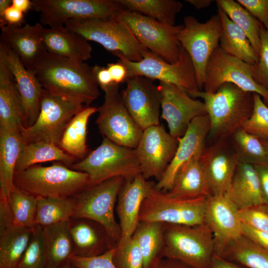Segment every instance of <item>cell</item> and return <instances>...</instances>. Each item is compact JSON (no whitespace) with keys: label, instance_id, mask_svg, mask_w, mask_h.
<instances>
[{"label":"cell","instance_id":"32","mask_svg":"<svg viewBox=\"0 0 268 268\" xmlns=\"http://www.w3.org/2000/svg\"><path fill=\"white\" fill-rule=\"evenodd\" d=\"M222 25L219 46L228 54L248 64L255 65L258 56L245 33L217 6Z\"/></svg>","mask_w":268,"mask_h":268},{"label":"cell","instance_id":"57","mask_svg":"<svg viewBox=\"0 0 268 268\" xmlns=\"http://www.w3.org/2000/svg\"><path fill=\"white\" fill-rule=\"evenodd\" d=\"M155 268H190L184 264L174 260L163 258Z\"/></svg>","mask_w":268,"mask_h":268},{"label":"cell","instance_id":"23","mask_svg":"<svg viewBox=\"0 0 268 268\" xmlns=\"http://www.w3.org/2000/svg\"><path fill=\"white\" fill-rule=\"evenodd\" d=\"M6 59L14 77L25 117L27 127L35 122L40 112L43 88L33 70L22 64L19 56L1 39Z\"/></svg>","mask_w":268,"mask_h":268},{"label":"cell","instance_id":"53","mask_svg":"<svg viewBox=\"0 0 268 268\" xmlns=\"http://www.w3.org/2000/svg\"><path fill=\"white\" fill-rule=\"evenodd\" d=\"M108 69L113 83L118 84L126 82L128 78V71L125 65L120 61L109 63L106 67Z\"/></svg>","mask_w":268,"mask_h":268},{"label":"cell","instance_id":"29","mask_svg":"<svg viewBox=\"0 0 268 268\" xmlns=\"http://www.w3.org/2000/svg\"><path fill=\"white\" fill-rule=\"evenodd\" d=\"M200 155L192 158L179 171L171 189L165 192L168 197L176 200H190L210 195L200 161Z\"/></svg>","mask_w":268,"mask_h":268},{"label":"cell","instance_id":"17","mask_svg":"<svg viewBox=\"0 0 268 268\" xmlns=\"http://www.w3.org/2000/svg\"><path fill=\"white\" fill-rule=\"evenodd\" d=\"M161 118L166 121L169 134L174 138L182 137L193 119L206 115L204 103L194 99L182 87L159 82Z\"/></svg>","mask_w":268,"mask_h":268},{"label":"cell","instance_id":"5","mask_svg":"<svg viewBox=\"0 0 268 268\" xmlns=\"http://www.w3.org/2000/svg\"><path fill=\"white\" fill-rule=\"evenodd\" d=\"M69 168L87 174L89 186L115 177L132 180L141 174L135 149L118 144L105 137L96 149Z\"/></svg>","mask_w":268,"mask_h":268},{"label":"cell","instance_id":"6","mask_svg":"<svg viewBox=\"0 0 268 268\" xmlns=\"http://www.w3.org/2000/svg\"><path fill=\"white\" fill-rule=\"evenodd\" d=\"M65 26L97 42L118 58L123 57L132 62H139L147 50L137 40L129 27L116 17L108 19L70 20Z\"/></svg>","mask_w":268,"mask_h":268},{"label":"cell","instance_id":"21","mask_svg":"<svg viewBox=\"0 0 268 268\" xmlns=\"http://www.w3.org/2000/svg\"><path fill=\"white\" fill-rule=\"evenodd\" d=\"M155 185L141 174L132 180L125 181L119 192L116 207L121 231L118 244H124L132 237L139 222L142 203Z\"/></svg>","mask_w":268,"mask_h":268},{"label":"cell","instance_id":"10","mask_svg":"<svg viewBox=\"0 0 268 268\" xmlns=\"http://www.w3.org/2000/svg\"><path fill=\"white\" fill-rule=\"evenodd\" d=\"M32 10L40 13V23L64 26L70 20L108 19L124 8L118 0H33Z\"/></svg>","mask_w":268,"mask_h":268},{"label":"cell","instance_id":"33","mask_svg":"<svg viewBox=\"0 0 268 268\" xmlns=\"http://www.w3.org/2000/svg\"><path fill=\"white\" fill-rule=\"evenodd\" d=\"M216 254L247 268H268V249L243 235L226 244Z\"/></svg>","mask_w":268,"mask_h":268},{"label":"cell","instance_id":"55","mask_svg":"<svg viewBox=\"0 0 268 268\" xmlns=\"http://www.w3.org/2000/svg\"><path fill=\"white\" fill-rule=\"evenodd\" d=\"M254 166L259 177L265 204L268 206V167L259 165Z\"/></svg>","mask_w":268,"mask_h":268},{"label":"cell","instance_id":"48","mask_svg":"<svg viewBox=\"0 0 268 268\" xmlns=\"http://www.w3.org/2000/svg\"><path fill=\"white\" fill-rule=\"evenodd\" d=\"M115 248L105 253L92 257L72 255L69 262L77 268H117L113 262Z\"/></svg>","mask_w":268,"mask_h":268},{"label":"cell","instance_id":"51","mask_svg":"<svg viewBox=\"0 0 268 268\" xmlns=\"http://www.w3.org/2000/svg\"><path fill=\"white\" fill-rule=\"evenodd\" d=\"M24 13L12 5L9 6L0 17V24L6 23L21 26L24 22Z\"/></svg>","mask_w":268,"mask_h":268},{"label":"cell","instance_id":"20","mask_svg":"<svg viewBox=\"0 0 268 268\" xmlns=\"http://www.w3.org/2000/svg\"><path fill=\"white\" fill-rule=\"evenodd\" d=\"M210 126L207 115L192 120L185 134L177 138L178 144L174 158L161 178L155 183L156 190L163 192L169 191L181 168L192 158L201 154L205 147Z\"/></svg>","mask_w":268,"mask_h":268},{"label":"cell","instance_id":"7","mask_svg":"<svg viewBox=\"0 0 268 268\" xmlns=\"http://www.w3.org/2000/svg\"><path fill=\"white\" fill-rule=\"evenodd\" d=\"M85 106L76 99L43 88L35 122L31 126L21 128L25 142L44 141L59 145L70 120Z\"/></svg>","mask_w":268,"mask_h":268},{"label":"cell","instance_id":"39","mask_svg":"<svg viewBox=\"0 0 268 268\" xmlns=\"http://www.w3.org/2000/svg\"><path fill=\"white\" fill-rule=\"evenodd\" d=\"M230 140L239 163L268 167V153L259 138L240 129Z\"/></svg>","mask_w":268,"mask_h":268},{"label":"cell","instance_id":"58","mask_svg":"<svg viewBox=\"0 0 268 268\" xmlns=\"http://www.w3.org/2000/svg\"><path fill=\"white\" fill-rule=\"evenodd\" d=\"M11 5L24 13L32 10V0H12Z\"/></svg>","mask_w":268,"mask_h":268},{"label":"cell","instance_id":"46","mask_svg":"<svg viewBox=\"0 0 268 268\" xmlns=\"http://www.w3.org/2000/svg\"><path fill=\"white\" fill-rule=\"evenodd\" d=\"M260 38L261 48L258 61L254 65L253 78L268 91V26L262 25Z\"/></svg>","mask_w":268,"mask_h":268},{"label":"cell","instance_id":"44","mask_svg":"<svg viewBox=\"0 0 268 268\" xmlns=\"http://www.w3.org/2000/svg\"><path fill=\"white\" fill-rule=\"evenodd\" d=\"M17 268H46L41 226L37 224L34 227L28 247Z\"/></svg>","mask_w":268,"mask_h":268},{"label":"cell","instance_id":"63","mask_svg":"<svg viewBox=\"0 0 268 268\" xmlns=\"http://www.w3.org/2000/svg\"><path fill=\"white\" fill-rule=\"evenodd\" d=\"M265 103L268 106V103Z\"/></svg>","mask_w":268,"mask_h":268},{"label":"cell","instance_id":"14","mask_svg":"<svg viewBox=\"0 0 268 268\" xmlns=\"http://www.w3.org/2000/svg\"><path fill=\"white\" fill-rule=\"evenodd\" d=\"M206 198L174 199L154 186L142 203L139 221L187 225L203 223Z\"/></svg>","mask_w":268,"mask_h":268},{"label":"cell","instance_id":"30","mask_svg":"<svg viewBox=\"0 0 268 268\" xmlns=\"http://www.w3.org/2000/svg\"><path fill=\"white\" fill-rule=\"evenodd\" d=\"M25 144L19 130L0 128V197L8 198L15 187V166Z\"/></svg>","mask_w":268,"mask_h":268},{"label":"cell","instance_id":"41","mask_svg":"<svg viewBox=\"0 0 268 268\" xmlns=\"http://www.w3.org/2000/svg\"><path fill=\"white\" fill-rule=\"evenodd\" d=\"M74 210L73 198H58L37 197L36 222L45 227L61 222L68 221Z\"/></svg>","mask_w":268,"mask_h":268},{"label":"cell","instance_id":"61","mask_svg":"<svg viewBox=\"0 0 268 268\" xmlns=\"http://www.w3.org/2000/svg\"><path fill=\"white\" fill-rule=\"evenodd\" d=\"M60 268H77L73 266L70 262Z\"/></svg>","mask_w":268,"mask_h":268},{"label":"cell","instance_id":"26","mask_svg":"<svg viewBox=\"0 0 268 268\" xmlns=\"http://www.w3.org/2000/svg\"><path fill=\"white\" fill-rule=\"evenodd\" d=\"M69 225L74 244L73 255L95 257L116 247L105 228L94 220L71 218Z\"/></svg>","mask_w":268,"mask_h":268},{"label":"cell","instance_id":"25","mask_svg":"<svg viewBox=\"0 0 268 268\" xmlns=\"http://www.w3.org/2000/svg\"><path fill=\"white\" fill-rule=\"evenodd\" d=\"M22 127H27L23 108L0 42V128L20 131Z\"/></svg>","mask_w":268,"mask_h":268},{"label":"cell","instance_id":"54","mask_svg":"<svg viewBox=\"0 0 268 268\" xmlns=\"http://www.w3.org/2000/svg\"><path fill=\"white\" fill-rule=\"evenodd\" d=\"M92 68L98 85L102 89L113 83L107 67L95 65L92 67Z\"/></svg>","mask_w":268,"mask_h":268},{"label":"cell","instance_id":"1","mask_svg":"<svg viewBox=\"0 0 268 268\" xmlns=\"http://www.w3.org/2000/svg\"><path fill=\"white\" fill-rule=\"evenodd\" d=\"M32 70L44 89L76 99L85 106L100 94L92 67L85 62L46 52Z\"/></svg>","mask_w":268,"mask_h":268},{"label":"cell","instance_id":"18","mask_svg":"<svg viewBox=\"0 0 268 268\" xmlns=\"http://www.w3.org/2000/svg\"><path fill=\"white\" fill-rule=\"evenodd\" d=\"M126 83V87L121 93L122 100L136 124L142 131L160 125L158 86L152 80L140 76L129 77Z\"/></svg>","mask_w":268,"mask_h":268},{"label":"cell","instance_id":"49","mask_svg":"<svg viewBox=\"0 0 268 268\" xmlns=\"http://www.w3.org/2000/svg\"><path fill=\"white\" fill-rule=\"evenodd\" d=\"M265 27L268 26V0H237Z\"/></svg>","mask_w":268,"mask_h":268},{"label":"cell","instance_id":"24","mask_svg":"<svg viewBox=\"0 0 268 268\" xmlns=\"http://www.w3.org/2000/svg\"><path fill=\"white\" fill-rule=\"evenodd\" d=\"M1 37L19 57L22 64L29 70L47 52L42 43L41 32L43 25L37 23L18 26L0 23Z\"/></svg>","mask_w":268,"mask_h":268},{"label":"cell","instance_id":"27","mask_svg":"<svg viewBox=\"0 0 268 268\" xmlns=\"http://www.w3.org/2000/svg\"><path fill=\"white\" fill-rule=\"evenodd\" d=\"M41 37L48 53L83 62L91 58L92 48L89 41L65 26L49 28L43 26Z\"/></svg>","mask_w":268,"mask_h":268},{"label":"cell","instance_id":"34","mask_svg":"<svg viewBox=\"0 0 268 268\" xmlns=\"http://www.w3.org/2000/svg\"><path fill=\"white\" fill-rule=\"evenodd\" d=\"M98 108L85 106L70 120L66 127L59 146L68 154L81 160L90 152L86 144L87 124Z\"/></svg>","mask_w":268,"mask_h":268},{"label":"cell","instance_id":"9","mask_svg":"<svg viewBox=\"0 0 268 268\" xmlns=\"http://www.w3.org/2000/svg\"><path fill=\"white\" fill-rule=\"evenodd\" d=\"M119 61L126 67L128 78L140 76L172 83L184 88L192 97L201 91L192 61L182 46L178 60L173 63L165 61L148 50L143 52L140 61L132 62L123 57L119 58Z\"/></svg>","mask_w":268,"mask_h":268},{"label":"cell","instance_id":"47","mask_svg":"<svg viewBox=\"0 0 268 268\" xmlns=\"http://www.w3.org/2000/svg\"><path fill=\"white\" fill-rule=\"evenodd\" d=\"M239 215L242 223L268 232V206L265 203L239 209Z\"/></svg>","mask_w":268,"mask_h":268},{"label":"cell","instance_id":"62","mask_svg":"<svg viewBox=\"0 0 268 268\" xmlns=\"http://www.w3.org/2000/svg\"><path fill=\"white\" fill-rule=\"evenodd\" d=\"M261 141H262L263 145H264L265 149L266 150L267 152L268 153V141H264V140H261Z\"/></svg>","mask_w":268,"mask_h":268},{"label":"cell","instance_id":"52","mask_svg":"<svg viewBox=\"0 0 268 268\" xmlns=\"http://www.w3.org/2000/svg\"><path fill=\"white\" fill-rule=\"evenodd\" d=\"M14 224L8 198L0 197V232Z\"/></svg>","mask_w":268,"mask_h":268},{"label":"cell","instance_id":"11","mask_svg":"<svg viewBox=\"0 0 268 268\" xmlns=\"http://www.w3.org/2000/svg\"><path fill=\"white\" fill-rule=\"evenodd\" d=\"M115 17L129 27L138 42L146 49L167 62L173 63L178 60L181 46L178 35L183 25L164 24L125 9Z\"/></svg>","mask_w":268,"mask_h":268},{"label":"cell","instance_id":"56","mask_svg":"<svg viewBox=\"0 0 268 268\" xmlns=\"http://www.w3.org/2000/svg\"><path fill=\"white\" fill-rule=\"evenodd\" d=\"M207 268H247L215 253Z\"/></svg>","mask_w":268,"mask_h":268},{"label":"cell","instance_id":"12","mask_svg":"<svg viewBox=\"0 0 268 268\" xmlns=\"http://www.w3.org/2000/svg\"><path fill=\"white\" fill-rule=\"evenodd\" d=\"M222 25L218 14L205 22L187 16L178 40L191 57L195 70L198 86L203 87L206 66L214 51L219 46Z\"/></svg>","mask_w":268,"mask_h":268},{"label":"cell","instance_id":"45","mask_svg":"<svg viewBox=\"0 0 268 268\" xmlns=\"http://www.w3.org/2000/svg\"><path fill=\"white\" fill-rule=\"evenodd\" d=\"M113 262L117 268H144L141 252L132 237L115 248Z\"/></svg>","mask_w":268,"mask_h":268},{"label":"cell","instance_id":"42","mask_svg":"<svg viewBox=\"0 0 268 268\" xmlns=\"http://www.w3.org/2000/svg\"><path fill=\"white\" fill-rule=\"evenodd\" d=\"M8 201L14 223L18 226L34 229L37 225V197L15 186L8 197Z\"/></svg>","mask_w":268,"mask_h":268},{"label":"cell","instance_id":"22","mask_svg":"<svg viewBox=\"0 0 268 268\" xmlns=\"http://www.w3.org/2000/svg\"><path fill=\"white\" fill-rule=\"evenodd\" d=\"M239 210L225 195H209L206 198L204 223L214 236L215 253L242 235Z\"/></svg>","mask_w":268,"mask_h":268},{"label":"cell","instance_id":"31","mask_svg":"<svg viewBox=\"0 0 268 268\" xmlns=\"http://www.w3.org/2000/svg\"><path fill=\"white\" fill-rule=\"evenodd\" d=\"M69 221L42 227L46 268H62L69 262L73 255Z\"/></svg>","mask_w":268,"mask_h":268},{"label":"cell","instance_id":"3","mask_svg":"<svg viewBox=\"0 0 268 268\" xmlns=\"http://www.w3.org/2000/svg\"><path fill=\"white\" fill-rule=\"evenodd\" d=\"M13 181L16 187L36 197L73 198L89 185L87 174L61 162L15 172Z\"/></svg>","mask_w":268,"mask_h":268},{"label":"cell","instance_id":"36","mask_svg":"<svg viewBox=\"0 0 268 268\" xmlns=\"http://www.w3.org/2000/svg\"><path fill=\"white\" fill-rule=\"evenodd\" d=\"M76 159L58 145L36 141L25 144L17 160L15 172H20L37 163L49 161L61 162L69 167Z\"/></svg>","mask_w":268,"mask_h":268},{"label":"cell","instance_id":"19","mask_svg":"<svg viewBox=\"0 0 268 268\" xmlns=\"http://www.w3.org/2000/svg\"><path fill=\"white\" fill-rule=\"evenodd\" d=\"M210 195H225L239 164L230 138L205 146L200 156Z\"/></svg>","mask_w":268,"mask_h":268},{"label":"cell","instance_id":"38","mask_svg":"<svg viewBox=\"0 0 268 268\" xmlns=\"http://www.w3.org/2000/svg\"><path fill=\"white\" fill-rule=\"evenodd\" d=\"M124 9L135 12L160 22L175 25L183 3L176 0H118Z\"/></svg>","mask_w":268,"mask_h":268},{"label":"cell","instance_id":"43","mask_svg":"<svg viewBox=\"0 0 268 268\" xmlns=\"http://www.w3.org/2000/svg\"><path fill=\"white\" fill-rule=\"evenodd\" d=\"M253 95L252 114L242 129L261 140L268 141V106L259 94L254 93Z\"/></svg>","mask_w":268,"mask_h":268},{"label":"cell","instance_id":"15","mask_svg":"<svg viewBox=\"0 0 268 268\" xmlns=\"http://www.w3.org/2000/svg\"><path fill=\"white\" fill-rule=\"evenodd\" d=\"M254 65L231 56L219 46L212 53L205 71L204 91L215 93L223 83H233L244 90L259 94L268 103V91L253 78Z\"/></svg>","mask_w":268,"mask_h":268},{"label":"cell","instance_id":"60","mask_svg":"<svg viewBox=\"0 0 268 268\" xmlns=\"http://www.w3.org/2000/svg\"><path fill=\"white\" fill-rule=\"evenodd\" d=\"M12 4V0H0V17H1L5 10Z\"/></svg>","mask_w":268,"mask_h":268},{"label":"cell","instance_id":"13","mask_svg":"<svg viewBox=\"0 0 268 268\" xmlns=\"http://www.w3.org/2000/svg\"><path fill=\"white\" fill-rule=\"evenodd\" d=\"M104 101L98 107L96 124L103 137L124 146L135 148L143 131L126 109L118 84L112 83L102 89Z\"/></svg>","mask_w":268,"mask_h":268},{"label":"cell","instance_id":"40","mask_svg":"<svg viewBox=\"0 0 268 268\" xmlns=\"http://www.w3.org/2000/svg\"><path fill=\"white\" fill-rule=\"evenodd\" d=\"M216 2L217 6L245 33L259 56L261 48V23L237 0H217Z\"/></svg>","mask_w":268,"mask_h":268},{"label":"cell","instance_id":"2","mask_svg":"<svg viewBox=\"0 0 268 268\" xmlns=\"http://www.w3.org/2000/svg\"><path fill=\"white\" fill-rule=\"evenodd\" d=\"M253 94L227 82L215 93L201 90L194 96L202 98L205 105L210 125L208 135L214 141L230 138L242 128L253 113Z\"/></svg>","mask_w":268,"mask_h":268},{"label":"cell","instance_id":"50","mask_svg":"<svg viewBox=\"0 0 268 268\" xmlns=\"http://www.w3.org/2000/svg\"><path fill=\"white\" fill-rule=\"evenodd\" d=\"M242 234L259 245L268 249V232L253 228L246 224H241Z\"/></svg>","mask_w":268,"mask_h":268},{"label":"cell","instance_id":"59","mask_svg":"<svg viewBox=\"0 0 268 268\" xmlns=\"http://www.w3.org/2000/svg\"><path fill=\"white\" fill-rule=\"evenodd\" d=\"M185 1L198 9L207 7L214 1L212 0H185Z\"/></svg>","mask_w":268,"mask_h":268},{"label":"cell","instance_id":"16","mask_svg":"<svg viewBox=\"0 0 268 268\" xmlns=\"http://www.w3.org/2000/svg\"><path fill=\"white\" fill-rule=\"evenodd\" d=\"M178 144L160 125L150 127L142 132L135 148L141 173L146 179L158 181L173 160Z\"/></svg>","mask_w":268,"mask_h":268},{"label":"cell","instance_id":"35","mask_svg":"<svg viewBox=\"0 0 268 268\" xmlns=\"http://www.w3.org/2000/svg\"><path fill=\"white\" fill-rule=\"evenodd\" d=\"M164 223L139 222L133 237L141 252L144 268H155L163 259Z\"/></svg>","mask_w":268,"mask_h":268},{"label":"cell","instance_id":"37","mask_svg":"<svg viewBox=\"0 0 268 268\" xmlns=\"http://www.w3.org/2000/svg\"><path fill=\"white\" fill-rule=\"evenodd\" d=\"M33 229L14 223L0 232V268H17Z\"/></svg>","mask_w":268,"mask_h":268},{"label":"cell","instance_id":"8","mask_svg":"<svg viewBox=\"0 0 268 268\" xmlns=\"http://www.w3.org/2000/svg\"><path fill=\"white\" fill-rule=\"evenodd\" d=\"M125 181L122 177L113 178L88 186L73 197L74 210L71 218H84L98 222L105 228L115 247L120 241L121 231L115 219L114 207Z\"/></svg>","mask_w":268,"mask_h":268},{"label":"cell","instance_id":"28","mask_svg":"<svg viewBox=\"0 0 268 268\" xmlns=\"http://www.w3.org/2000/svg\"><path fill=\"white\" fill-rule=\"evenodd\" d=\"M225 196L239 209L265 203L259 177L253 165L239 163Z\"/></svg>","mask_w":268,"mask_h":268},{"label":"cell","instance_id":"4","mask_svg":"<svg viewBox=\"0 0 268 268\" xmlns=\"http://www.w3.org/2000/svg\"><path fill=\"white\" fill-rule=\"evenodd\" d=\"M163 258L190 268H207L215 253L214 236L205 223L187 225L164 223Z\"/></svg>","mask_w":268,"mask_h":268}]
</instances>
